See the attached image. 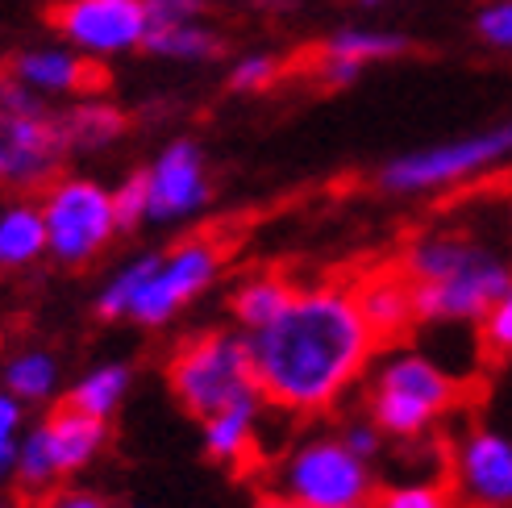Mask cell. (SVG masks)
<instances>
[{
    "label": "cell",
    "mask_w": 512,
    "mask_h": 508,
    "mask_svg": "<svg viewBox=\"0 0 512 508\" xmlns=\"http://www.w3.org/2000/svg\"><path fill=\"white\" fill-rule=\"evenodd\" d=\"M450 492L458 508H512V438L467 429L450 454Z\"/></svg>",
    "instance_id": "cell-11"
},
{
    "label": "cell",
    "mask_w": 512,
    "mask_h": 508,
    "mask_svg": "<svg viewBox=\"0 0 512 508\" xmlns=\"http://www.w3.org/2000/svg\"><path fill=\"white\" fill-rule=\"evenodd\" d=\"M279 71H284L279 55H271V50H250V55L234 59L225 84H229V92H267L279 80Z\"/></svg>",
    "instance_id": "cell-25"
},
{
    "label": "cell",
    "mask_w": 512,
    "mask_h": 508,
    "mask_svg": "<svg viewBox=\"0 0 512 508\" xmlns=\"http://www.w3.org/2000/svg\"><path fill=\"white\" fill-rule=\"evenodd\" d=\"M167 388L179 400V409L196 421L234 409V404L263 400L250 363V342L242 334H225V329H209V334L179 342L167 363Z\"/></svg>",
    "instance_id": "cell-4"
},
{
    "label": "cell",
    "mask_w": 512,
    "mask_h": 508,
    "mask_svg": "<svg viewBox=\"0 0 512 508\" xmlns=\"http://www.w3.org/2000/svg\"><path fill=\"white\" fill-rule=\"evenodd\" d=\"M9 75H17L21 84H30L38 96H88L100 88V67L80 55L75 46H30L13 55Z\"/></svg>",
    "instance_id": "cell-13"
},
{
    "label": "cell",
    "mask_w": 512,
    "mask_h": 508,
    "mask_svg": "<svg viewBox=\"0 0 512 508\" xmlns=\"http://www.w3.org/2000/svg\"><path fill=\"white\" fill-rule=\"evenodd\" d=\"M142 50L155 59H167V63H213V59H221L225 42L209 21L196 17V21H179V25H150Z\"/></svg>",
    "instance_id": "cell-20"
},
{
    "label": "cell",
    "mask_w": 512,
    "mask_h": 508,
    "mask_svg": "<svg viewBox=\"0 0 512 508\" xmlns=\"http://www.w3.org/2000/svg\"><path fill=\"white\" fill-rule=\"evenodd\" d=\"M458 400H463V384L446 367H438L429 354L388 346L367 384V417L388 438L413 442L450 417Z\"/></svg>",
    "instance_id": "cell-3"
},
{
    "label": "cell",
    "mask_w": 512,
    "mask_h": 508,
    "mask_svg": "<svg viewBox=\"0 0 512 508\" xmlns=\"http://www.w3.org/2000/svg\"><path fill=\"white\" fill-rule=\"evenodd\" d=\"M342 442L354 450V454H363V459H371V454H379L383 446V429L367 417V421H346L342 425Z\"/></svg>",
    "instance_id": "cell-32"
},
{
    "label": "cell",
    "mask_w": 512,
    "mask_h": 508,
    "mask_svg": "<svg viewBox=\"0 0 512 508\" xmlns=\"http://www.w3.org/2000/svg\"><path fill=\"white\" fill-rule=\"evenodd\" d=\"M363 63H354V59H342V55H317V80L325 84V88H350V84H358L363 80Z\"/></svg>",
    "instance_id": "cell-30"
},
{
    "label": "cell",
    "mask_w": 512,
    "mask_h": 508,
    "mask_svg": "<svg viewBox=\"0 0 512 508\" xmlns=\"http://www.w3.org/2000/svg\"><path fill=\"white\" fill-rule=\"evenodd\" d=\"M512 159V117L488 130H475L467 138H450V142H433L421 150L396 155L392 163H383L375 184L392 196H421V192H442L463 180L492 171Z\"/></svg>",
    "instance_id": "cell-6"
},
{
    "label": "cell",
    "mask_w": 512,
    "mask_h": 508,
    "mask_svg": "<svg viewBox=\"0 0 512 508\" xmlns=\"http://www.w3.org/2000/svg\"><path fill=\"white\" fill-rule=\"evenodd\" d=\"M42 254H50V234H46V217L42 205L30 200H13L0 209V267H30Z\"/></svg>",
    "instance_id": "cell-18"
},
{
    "label": "cell",
    "mask_w": 512,
    "mask_h": 508,
    "mask_svg": "<svg viewBox=\"0 0 512 508\" xmlns=\"http://www.w3.org/2000/svg\"><path fill=\"white\" fill-rule=\"evenodd\" d=\"M475 34L496 55H512V0H488L475 13Z\"/></svg>",
    "instance_id": "cell-29"
},
{
    "label": "cell",
    "mask_w": 512,
    "mask_h": 508,
    "mask_svg": "<svg viewBox=\"0 0 512 508\" xmlns=\"http://www.w3.org/2000/svg\"><path fill=\"white\" fill-rule=\"evenodd\" d=\"M42 217L50 234V259L63 267H88L117 238L113 188L88 175H63L42 192Z\"/></svg>",
    "instance_id": "cell-7"
},
{
    "label": "cell",
    "mask_w": 512,
    "mask_h": 508,
    "mask_svg": "<svg viewBox=\"0 0 512 508\" xmlns=\"http://www.w3.org/2000/svg\"><path fill=\"white\" fill-rule=\"evenodd\" d=\"M354 296H358V309H363L367 325L375 329L379 350L400 346L421 325L417 321V300H413V279H408L404 267L367 275L363 284H354Z\"/></svg>",
    "instance_id": "cell-14"
},
{
    "label": "cell",
    "mask_w": 512,
    "mask_h": 508,
    "mask_svg": "<svg viewBox=\"0 0 512 508\" xmlns=\"http://www.w3.org/2000/svg\"><path fill=\"white\" fill-rule=\"evenodd\" d=\"M0 508H25V504H21V500H17V504H0Z\"/></svg>",
    "instance_id": "cell-38"
},
{
    "label": "cell",
    "mask_w": 512,
    "mask_h": 508,
    "mask_svg": "<svg viewBox=\"0 0 512 508\" xmlns=\"http://www.w3.org/2000/svg\"><path fill=\"white\" fill-rule=\"evenodd\" d=\"M259 404H234V409H221L213 417H204V454L213 463L246 475L254 467V454H259Z\"/></svg>",
    "instance_id": "cell-16"
},
{
    "label": "cell",
    "mask_w": 512,
    "mask_h": 508,
    "mask_svg": "<svg viewBox=\"0 0 512 508\" xmlns=\"http://www.w3.org/2000/svg\"><path fill=\"white\" fill-rule=\"evenodd\" d=\"M59 125H63V142H67V155H92V150H105L113 146L117 138H125L130 121L117 105L109 100H75L71 109L59 113Z\"/></svg>",
    "instance_id": "cell-17"
},
{
    "label": "cell",
    "mask_w": 512,
    "mask_h": 508,
    "mask_svg": "<svg viewBox=\"0 0 512 508\" xmlns=\"http://www.w3.org/2000/svg\"><path fill=\"white\" fill-rule=\"evenodd\" d=\"M279 492L313 508H367L375 496V479L363 454H354L338 434L300 442L279 471Z\"/></svg>",
    "instance_id": "cell-8"
},
{
    "label": "cell",
    "mask_w": 512,
    "mask_h": 508,
    "mask_svg": "<svg viewBox=\"0 0 512 508\" xmlns=\"http://www.w3.org/2000/svg\"><path fill=\"white\" fill-rule=\"evenodd\" d=\"M146 192H150V221H184L209 205V163L192 138L167 142L155 163L146 167Z\"/></svg>",
    "instance_id": "cell-12"
},
{
    "label": "cell",
    "mask_w": 512,
    "mask_h": 508,
    "mask_svg": "<svg viewBox=\"0 0 512 508\" xmlns=\"http://www.w3.org/2000/svg\"><path fill=\"white\" fill-rule=\"evenodd\" d=\"M259 392L279 413H325L363 379L379 338L358 309L354 288L321 284L296 300L271 325L246 334Z\"/></svg>",
    "instance_id": "cell-1"
},
{
    "label": "cell",
    "mask_w": 512,
    "mask_h": 508,
    "mask_svg": "<svg viewBox=\"0 0 512 508\" xmlns=\"http://www.w3.org/2000/svg\"><path fill=\"white\" fill-rule=\"evenodd\" d=\"M67 159L59 113L46 109L38 96L17 75H0V184L9 188H42L55 180L59 163Z\"/></svg>",
    "instance_id": "cell-5"
},
{
    "label": "cell",
    "mask_w": 512,
    "mask_h": 508,
    "mask_svg": "<svg viewBox=\"0 0 512 508\" xmlns=\"http://www.w3.org/2000/svg\"><path fill=\"white\" fill-rule=\"evenodd\" d=\"M225 267V246L209 234L200 238H184L175 250L159 254V267L150 271L146 288L138 292L130 317L138 325H167L184 304H192L204 288H213V279Z\"/></svg>",
    "instance_id": "cell-9"
},
{
    "label": "cell",
    "mask_w": 512,
    "mask_h": 508,
    "mask_svg": "<svg viewBox=\"0 0 512 508\" xmlns=\"http://www.w3.org/2000/svg\"><path fill=\"white\" fill-rule=\"evenodd\" d=\"M55 379H59V363L50 359L46 350H25L17 359H9V367H5L9 392L25 404H42L50 392H55Z\"/></svg>",
    "instance_id": "cell-24"
},
{
    "label": "cell",
    "mask_w": 512,
    "mask_h": 508,
    "mask_svg": "<svg viewBox=\"0 0 512 508\" xmlns=\"http://www.w3.org/2000/svg\"><path fill=\"white\" fill-rule=\"evenodd\" d=\"M367 508H458L450 484H400L371 496Z\"/></svg>",
    "instance_id": "cell-27"
},
{
    "label": "cell",
    "mask_w": 512,
    "mask_h": 508,
    "mask_svg": "<svg viewBox=\"0 0 512 508\" xmlns=\"http://www.w3.org/2000/svg\"><path fill=\"white\" fill-rule=\"evenodd\" d=\"M159 267V254H142V259H134V263H125L109 284H105V292L96 296V317L100 321H117V317H130V309H134V300H138V292L146 288V279H150V271Z\"/></svg>",
    "instance_id": "cell-23"
},
{
    "label": "cell",
    "mask_w": 512,
    "mask_h": 508,
    "mask_svg": "<svg viewBox=\"0 0 512 508\" xmlns=\"http://www.w3.org/2000/svg\"><path fill=\"white\" fill-rule=\"evenodd\" d=\"M21 404L13 392H0V442H13L21 429Z\"/></svg>",
    "instance_id": "cell-33"
},
{
    "label": "cell",
    "mask_w": 512,
    "mask_h": 508,
    "mask_svg": "<svg viewBox=\"0 0 512 508\" xmlns=\"http://www.w3.org/2000/svg\"><path fill=\"white\" fill-rule=\"evenodd\" d=\"M400 267L413 279L417 321H483V313L508 292L512 263L488 242L458 230H433L404 250Z\"/></svg>",
    "instance_id": "cell-2"
},
{
    "label": "cell",
    "mask_w": 512,
    "mask_h": 508,
    "mask_svg": "<svg viewBox=\"0 0 512 508\" xmlns=\"http://www.w3.org/2000/svg\"><path fill=\"white\" fill-rule=\"evenodd\" d=\"M113 213H117V234H134L142 221H150V192H146V171H130L113 188Z\"/></svg>",
    "instance_id": "cell-26"
},
{
    "label": "cell",
    "mask_w": 512,
    "mask_h": 508,
    "mask_svg": "<svg viewBox=\"0 0 512 508\" xmlns=\"http://www.w3.org/2000/svg\"><path fill=\"white\" fill-rule=\"evenodd\" d=\"M325 55H342V59H354V63H392V59H404L413 50V38L400 34V30H383V25H342L325 38Z\"/></svg>",
    "instance_id": "cell-21"
},
{
    "label": "cell",
    "mask_w": 512,
    "mask_h": 508,
    "mask_svg": "<svg viewBox=\"0 0 512 508\" xmlns=\"http://www.w3.org/2000/svg\"><path fill=\"white\" fill-rule=\"evenodd\" d=\"M42 438L50 446V459H55L59 475H75L96 459L100 446H105L109 417L84 413V409H75L71 400H59L42 421Z\"/></svg>",
    "instance_id": "cell-15"
},
{
    "label": "cell",
    "mask_w": 512,
    "mask_h": 508,
    "mask_svg": "<svg viewBox=\"0 0 512 508\" xmlns=\"http://www.w3.org/2000/svg\"><path fill=\"white\" fill-rule=\"evenodd\" d=\"M55 30L88 59H121L146 46L150 13L146 0H63Z\"/></svg>",
    "instance_id": "cell-10"
},
{
    "label": "cell",
    "mask_w": 512,
    "mask_h": 508,
    "mask_svg": "<svg viewBox=\"0 0 512 508\" xmlns=\"http://www.w3.org/2000/svg\"><path fill=\"white\" fill-rule=\"evenodd\" d=\"M479 346L488 359H512V284L479 321Z\"/></svg>",
    "instance_id": "cell-28"
},
{
    "label": "cell",
    "mask_w": 512,
    "mask_h": 508,
    "mask_svg": "<svg viewBox=\"0 0 512 508\" xmlns=\"http://www.w3.org/2000/svg\"><path fill=\"white\" fill-rule=\"evenodd\" d=\"M42 508H113V504L105 496H96V492H80V488H75V492H55Z\"/></svg>",
    "instance_id": "cell-34"
},
{
    "label": "cell",
    "mask_w": 512,
    "mask_h": 508,
    "mask_svg": "<svg viewBox=\"0 0 512 508\" xmlns=\"http://www.w3.org/2000/svg\"><path fill=\"white\" fill-rule=\"evenodd\" d=\"M125 392H130V367H125V363H105V367L88 371L63 400H71L75 409H84V413L113 417L117 404L125 400Z\"/></svg>",
    "instance_id": "cell-22"
},
{
    "label": "cell",
    "mask_w": 512,
    "mask_h": 508,
    "mask_svg": "<svg viewBox=\"0 0 512 508\" xmlns=\"http://www.w3.org/2000/svg\"><path fill=\"white\" fill-rule=\"evenodd\" d=\"M254 508H313V504H304V500H296L288 492H267V496H259Z\"/></svg>",
    "instance_id": "cell-35"
},
{
    "label": "cell",
    "mask_w": 512,
    "mask_h": 508,
    "mask_svg": "<svg viewBox=\"0 0 512 508\" xmlns=\"http://www.w3.org/2000/svg\"><path fill=\"white\" fill-rule=\"evenodd\" d=\"M17 467V442H0V479H9Z\"/></svg>",
    "instance_id": "cell-36"
},
{
    "label": "cell",
    "mask_w": 512,
    "mask_h": 508,
    "mask_svg": "<svg viewBox=\"0 0 512 508\" xmlns=\"http://www.w3.org/2000/svg\"><path fill=\"white\" fill-rule=\"evenodd\" d=\"M300 288H292L279 271H259V275H246L242 284L229 292V313H234V321L246 329V334H254V329L271 325L279 313L288 309V304L296 300Z\"/></svg>",
    "instance_id": "cell-19"
},
{
    "label": "cell",
    "mask_w": 512,
    "mask_h": 508,
    "mask_svg": "<svg viewBox=\"0 0 512 508\" xmlns=\"http://www.w3.org/2000/svg\"><path fill=\"white\" fill-rule=\"evenodd\" d=\"M388 5H400V0H358V9H388Z\"/></svg>",
    "instance_id": "cell-37"
},
{
    "label": "cell",
    "mask_w": 512,
    "mask_h": 508,
    "mask_svg": "<svg viewBox=\"0 0 512 508\" xmlns=\"http://www.w3.org/2000/svg\"><path fill=\"white\" fill-rule=\"evenodd\" d=\"M150 25H179L204 17V0H146Z\"/></svg>",
    "instance_id": "cell-31"
}]
</instances>
